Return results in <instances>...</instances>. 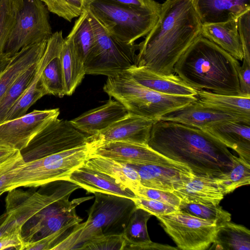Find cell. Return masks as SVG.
I'll return each instance as SVG.
<instances>
[{"label": "cell", "mask_w": 250, "mask_h": 250, "mask_svg": "<svg viewBox=\"0 0 250 250\" xmlns=\"http://www.w3.org/2000/svg\"><path fill=\"white\" fill-rule=\"evenodd\" d=\"M18 151L17 149L0 146V167L14 156Z\"/></svg>", "instance_id": "47"}, {"label": "cell", "mask_w": 250, "mask_h": 250, "mask_svg": "<svg viewBox=\"0 0 250 250\" xmlns=\"http://www.w3.org/2000/svg\"><path fill=\"white\" fill-rule=\"evenodd\" d=\"M115 3L126 6H142L145 5L148 0H110Z\"/></svg>", "instance_id": "48"}, {"label": "cell", "mask_w": 250, "mask_h": 250, "mask_svg": "<svg viewBox=\"0 0 250 250\" xmlns=\"http://www.w3.org/2000/svg\"><path fill=\"white\" fill-rule=\"evenodd\" d=\"M132 200L137 208L144 209L155 216L169 214L179 210L178 208L170 205L139 196H137Z\"/></svg>", "instance_id": "41"}, {"label": "cell", "mask_w": 250, "mask_h": 250, "mask_svg": "<svg viewBox=\"0 0 250 250\" xmlns=\"http://www.w3.org/2000/svg\"><path fill=\"white\" fill-rule=\"evenodd\" d=\"M94 194L95 200L87 220L78 224L53 250H79L89 240L103 235L122 234L137 208L132 199L102 192Z\"/></svg>", "instance_id": "4"}, {"label": "cell", "mask_w": 250, "mask_h": 250, "mask_svg": "<svg viewBox=\"0 0 250 250\" xmlns=\"http://www.w3.org/2000/svg\"><path fill=\"white\" fill-rule=\"evenodd\" d=\"M94 0H82L84 8H86Z\"/></svg>", "instance_id": "50"}, {"label": "cell", "mask_w": 250, "mask_h": 250, "mask_svg": "<svg viewBox=\"0 0 250 250\" xmlns=\"http://www.w3.org/2000/svg\"><path fill=\"white\" fill-rule=\"evenodd\" d=\"M126 71L138 83L157 92L170 95H197V90L174 74H161L145 67L136 65Z\"/></svg>", "instance_id": "20"}, {"label": "cell", "mask_w": 250, "mask_h": 250, "mask_svg": "<svg viewBox=\"0 0 250 250\" xmlns=\"http://www.w3.org/2000/svg\"><path fill=\"white\" fill-rule=\"evenodd\" d=\"M134 169L143 186L172 192L183 187L194 174L187 167L126 164Z\"/></svg>", "instance_id": "16"}, {"label": "cell", "mask_w": 250, "mask_h": 250, "mask_svg": "<svg viewBox=\"0 0 250 250\" xmlns=\"http://www.w3.org/2000/svg\"><path fill=\"white\" fill-rule=\"evenodd\" d=\"M250 164V124L226 121L205 130Z\"/></svg>", "instance_id": "24"}, {"label": "cell", "mask_w": 250, "mask_h": 250, "mask_svg": "<svg viewBox=\"0 0 250 250\" xmlns=\"http://www.w3.org/2000/svg\"><path fill=\"white\" fill-rule=\"evenodd\" d=\"M209 249L250 250V231L243 225L229 222L218 227Z\"/></svg>", "instance_id": "30"}, {"label": "cell", "mask_w": 250, "mask_h": 250, "mask_svg": "<svg viewBox=\"0 0 250 250\" xmlns=\"http://www.w3.org/2000/svg\"><path fill=\"white\" fill-rule=\"evenodd\" d=\"M48 11L68 21L80 16L84 10L82 0H41Z\"/></svg>", "instance_id": "37"}, {"label": "cell", "mask_w": 250, "mask_h": 250, "mask_svg": "<svg viewBox=\"0 0 250 250\" xmlns=\"http://www.w3.org/2000/svg\"><path fill=\"white\" fill-rule=\"evenodd\" d=\"M160 120L176 122L204 130L226 121L250 124L240 117L208 107L201 104L198 99L167 113Z\"/></svg>", "instance_id": "17"}, {"label": "cell", "mask_w": 250, "mask_h": 250, "mask_svg": "<svg viewBox=\"0 0 250 250\" xmlns=\"http://www.w3.org/2000/svg\"><path fill=\"white\" fill-rule=\"evenodd\" d=\"M88 144V136L69 121L57 118L39 131L20 152L28 162Z\"/></svg>", "instance_id": "10"}, {"label": "cell", "mask_w": 250, "mask_h": 250, "mask_svg": "<svg viewBox=\"0 0 250 250\" xmlns=\"http://www.w3.org/2000/svg\"><path fill=\"white\" fill-rule=\"evenodd\" d=\"M1 1H2V0H0V4Z\"/></svg>", "instance_id": "51"}, {"label": "cell", "mask_w": 250, "mask_h": 250, "mask_svg": "<svg viewBox=\"0 0 250 250\" xmlns=\"http://www.w3.org/2000/svg\"><path fill=\"white\" fill-rule=\"evenodd\" d=\"M59 54L45 66L40 76V82L47 95L62 98L66 94Z\"/></svg>", "instance_id": "33"}, {"label": "cell", "mask_w": 250, "mask_h": 250, "mask_svg": "<svg viewBox=\"0 0 250 250\" xmlns=\"http://www.w3.org/2000/svg\"><path fill=\"white\" fill-rule=\"evenodd\" d=\"M48 40L26 46L17 53L0 75V100L17 79L42 56Z\"/></svg>", "instance_id": "25"}, {"label": "cell", "mask_w": 250, "mask_h": 250, "mask_svg": "<svg viewBox=\"0 0 250 250\" xmlns=\"http://www.w3.org/2000/svg\"><path fill=\"white\" fill-rule=\"evenodd\" d=\"M201 23L227 21L250 10V0H191Z\"/></svg>", "instance_id": "22"}, {"label": "cell", "mask_w": 250, "mask_h": 250, "mask_svg": "<svg viewBox=\"0 0 250 250\" xmlns=\"http://www.w3.org/2000/svg\"><path fill=\"white\" fill-rule=\"evenodd\" d=\"M134 193L145 198L152 199L178 208L181 199L173 192L146 187L140 185Z\"/></svg>", "instance_id": "40"}, {"label": "cell", "mask_w": 250, "mask_h": 250, "mask_svg": "<svg viewBox=\"0 0 250 250\" xmlns=\"http://www.w3.org/2000/svg\"><path fill=\"white\" fill-rule=\"evenodd\" d=\"M127 114V110L122 104L110 97L104 104L69 121L77 130L92 136L106 129Z\"/></svg>", "instance_id": "19"}, {"label": "cell", "mask_w": 250, "mask_h": 250, "mask_svg": "<svg viewBox=\"0 0 250 250\" xmlns=\"http://www.w3.org/2000/svg\"><path fill=\"white\" fill-rule=\"evenodd\" d=\"M78 224L66 225L48 236L36 241L24 245L23 250H52L59 242L73 230Z\"/></svg>", "instance_id": "39"}, {"label": "cell", "mask_w": 250, "mask_h": 250, "mask_svg": "<svg viewBox=\"0 0 250 250\" xmlns=\"http://www.w3.org/2000/svg\"><path fill=\"white\" fill-rule=\"evenodd\" d=\"M68 36L72 40L77 55L84 64L95 42V35L88 19L87 9H84L75 21Z\"/></svg>", "instance_id": "31"}, {"label": "cell", "mask_w": 250, "mask_h": 250, "mask_svg": "<svg viewBox=\"0 0 250 250\" xmlns=\"http://www.w3.org/2000/svg\"><path fill=\"white\" fill-rule=\"evenodd\" d=\"M152 215L146 210L136 208L124 230L123 250H178V248L156 243L151 241L147 229V222Z\"/></svg>", "instance_id": "23"}, {"label": "cell", "mask_w": 250, "mask_h": 250, "mask_svg": "<svg viewBox=\"0 0 250 250\" xmlns=\"http://www.w3.org/2000/svg\"><path fill=\"white\" fill-rule=\"evenodd\" d=\"M19 227H21L17 224L12 214L5 212L0 215V237Z\"/></svg>", "instance_id": "46"}, {"label": "cell", "mask_w": 250, "mask_h": 250, "mask_svg": "<svg viewBox=\"0 0 250 250\" xmlns=\"http://www.w3.org/2000/svg\"><path fill=\"white\" fill-rule=\"evenodd\" d=\"M23 246L21 227H19L0 237V250H23Z\"/></svg>", "instance_id": "44"}, {"label": "cell", "mask_w": 250, "mask_h": 250, "mask_svg": "<svg viewBox=\"0 0 250 250\" xmlns=\"http://www.w3.org/2000/svg\"><path fill=\"white\" fill-rule=\"evenodd\" d=\"M12 58V57L8 55L3 53L0 54V75L9 64Z\"/></svg>", "instance_id": "49"}, {"label": "cell", "mask_w": 250, "mask_h": 250, "mask_svg": "<svg viewBox=\"0 0 250 250\" xmlns=\"http://www.w3.org/2000/svg\"><path fill=\"white\" fill-rule=\"evenodd\" d=\"M23 161L24 160L19 150L14 156L0 167V196L10 190L11 171Z\"/></svg>", "instance_id": "43"}, {"label": "cell", "mask_w": 250, "mask_h": 250, "mask_svg": "<svg viewBox=\"0 0 250 250\" xmlns=\"http://www.w3.org/2000/svg\"><path fill=\"white\" fill-rule=\"evenodd\" d=\"M161 4L148 0L142 6H126L110 0H94L86 9L121 42L134 43L146 36L156 24Z\"/></svg>", "instance_id": "6"}, {"label": "cell", "mask_w": 250, "mask_h": 250, "mask_svg": "<svg viewBox=\"0 0 250 250\" xmlns=\"http://www.w3.org/2000/svg\"><path fill=\"white\" fill-rule=\"evenodd\" d=\"M67 181L78 185L88 193L102 192L134 199L137 195L118 180L83 164L75 169Z\"/></svg>", "instance_id": "18"}, {"label": "cell", "mask_w": 250, "mask_h": 250, "mask_svg": "<svg viewBox=\"0 0 250 250\" xmlns=\"http://www.w3.org/2000/svg\"><path fill=\"white\" fill-rule=\"evenodd\" d=\"M156 217L177 248L183 250L208 249L213 242L218 228L212 222L179 209Z\"/></svg>", "instance_id": "11"}, {"label": "cell", "mask_w": 250, "mask_h": 250, "mask_svg": "<svg viewBox=\"0 0 250 250\" xmlns=\"http://www.w3.org/2000/svg\"><path fill=\"white\" fill-rule=\"evenodd\" d=\"M218 177L225 194L232 192L238 188L250 184V164L234 155L230 170Z\"/></svg>", "instance_id": "35"}, {"label": "cell", "mask_w": 250, "mask_h": 250, "mask_svg": "<svg viewBox=\"0 0 250 250\" xmlns=\"http://www.w3.org/2000/svg\"><path fill=\"white\" fill-rule=\"evenodd\" d=\"M89 149L88 144L37 160L23 161L11 171L10 190L67 180L75 169L84 164L88 158Z\"/></svg>", "instance_id": "7"}, {"label": "cell", "mask_w": 250, "mask_h": 250, "mask_svg": "<svg viewBox=\"0 0 250 250\" xmlns=\"http://www.w3.org/2000/svg\"><path fill=\"white\" fill-rule=\"evenodd\" d=\"M186 203L218 205L225 195L218 177L193 175L182 188L172 192Z\"/></svg>", "instance_id": "21"}, {"label": "cell", "mask_w": 250, "mask_h": 250, "mask_svg": "<svg viewBox=\"0 0 250 250\" xmlns=\"http://www.w3.org/2000/svg\"><path fill=\"white\" fill-rule=\"evenodd\" d=\"M38 62L25 70L13 83L0 99V124L3 123L10 108L30 84L36 74Z\"/></svg>", "instance_id": "32"}, {"label": "cell", "mask_w": 250, "mask_h": 250, "mask_svg": "<svg viewBox=\"0 0 250 250\" xmlns=\"http://www.w3.org/2000/svg\"><path fill=\"white\" fill-rule=\"evenodd\" d=\"M180 210L213 222L217 227L231 220V214L218 205L186 203L181 201Z\"/></svg>", "instance_id": "34"}, {"label": "cell", "mask_w": 250, "mask_h": 250, "mask_svg": "<svg viewBox=\"0 0 250 250\" xmlns=\"http://www.w3.org/2000/svg\"><path fill=\"white\" fill-rule=\"evenodd\" d=\"M202 24L191 0H166L156 24L138 44L136 66L174 74L176 62L201 35Z\"/></svg>", "instance_id": "2"}, {"label": "cell", "mask_w": 250, "mask_h": 250, "mask_svg": "<svg viewBox=\"0 0 250 250\" xmlns=\"http://www.w3.org/2000/svg\"><path fill=\"white\" fill-rule=\"evenodd\" d=\"M22 4V0H2L0 4V54Z\"/></svg>", "instance_id": "36"}, {"label": "cell", "mask_w": 250, "mask_h": 250, "mask_svg": "<svg viewBox=\"0 0 250 250\" xmlns=\"http://www.w3.org/2000/svg\"><path fill=\"white\" fill-rule=\"evenodd\" d=\"M59 57L62 64L65 94L71 95L85 74L83 62L77 55L71 38L63 41Z\"/></svg>", "instance_id": "28"}, {"label": "cell", "mask_w": 250, "mask_h": 250, "mask_svg": "<svg viewBox=\"0 0 250 250\" xmlns=\"http://www.w3.org/2000/svg\"><path fill=\"white\" fill-rule=\"evenodd\" d=\"M201 35L214 42L238 61L244 57L236 20L202 24Z\"/></svg>", "instance_id": "26"}, {"label": "cell", "mask_w": 250, "mask_h": 250, "mask_svg": "<svg viewBox=\"0 0 250 250\" xmlns=\"http://www.w3.org/2000/svg\"><path fill=\"white\" fill-rule=\"evenodd\" d=\"M236 22L243 47V59L250 62V10L240 15Z\"/></svg>", "instance_id": "42"}, {"label": "cell", "mask_w": 250, "mask_h": 250, "mask_svg": "<svg viewBox=\"0 0 250 250\" xmlns=\"http://www.w3.org/2000/svg\"><path fill=\"white\" fill-rule=\"evenodd\" d=\"M124 242L122 234L103 235L88 240L79 250H123Z\"/></svg>", "instance_id": "38"}, {"label": "cell", "mask_w": 250, "mask_h": 250, "mask_svg": "<svg viewBox=\"0 0 250 250\" xmlns=\"http://www.w3.org/2000/svg\"><path fill=\"white\" fill-rule=\"evenodd\" d=\"M52 34L45 4L41 0H22L3 53L12 57L23 47L48 40Z\"/></svg>", "instance_id": "9"}, {"label": "cell", "mask_w": 250, "mask_h": 250, "mask_svg": "<svg viewBox=\"0 0 250 250\" xmlns=\"http://www.w3.org/2000/svg\"><path fill=\"white\" fill-rule=\"evenodd\" d=\"M88 157L99 156L126 164H154L187 167L173 161L148 145L122 141L89 144Z\"/></svg>", "instance_id": "13"}, {"label": "cell", "mask_w": 250, "mask_h": 250, "mask_svg": "<svg viewBox=\"0 0 250 250\" xmlns=\"http://www.w3.org/2000/svg\"><path fill=\"white\" fill-rule=\"evenodd\" d=\"M87 11L95 42L84 62L85 74L113 77L136 65L138 44L120 42L108 32L88 10Z\"/></svg>", "instance_id": "8"}, {"label": "cell", "mask_w": 250, "mask_h": 250, "mask_svg": "<svg viewBox=\"0 0 250 250\" xmlns=\"http://www.w3.org/2000/svg\"><path fill=\"white\" fill-rule=\"evenodd\" d=\"M147 145L194 175L219 177L233 167L234 155L224 144L206 130L180 123L156 121Z\"/></svg>", "instance_id": "1"}, {"label": "cell", "mask_w": 250, "mask_h": 250, "mask_svg": "<svg viewBox=\"0 0 250 250\" xmlns=\"http://www.w3.org/2000/svg\"><path fill=\"white\" fill-rule=\"evenodd\" d=\"M64 39L62 31L53 33L49 38L45 51L38 62L37 71L32 82L10 108L3 122L25 115L32 105L44 95H47L41 83L40 76L48 62L60 53Z\"/></svg>", "instance_id": "15"}, {"label": "cell", "mask_w": 250, "mask_h": 250, "mask_svg": "<svg viewBox=\"0 0 250 250\" xmlns=\"http://www.w3.org/2000/svg\"><path fill=\"white\" fill-rule=\"evenodd\" d=\"M242 61L238 71L240 95L250 96V62L244 59Z\"/></svg>", "instance_id": "45"}, {"label": "cell", "mask_w": 250, "mask_h": 250, "mask_svg": "<svg viewBox=\"0 0 250 250\" xmlns=\"http://www.w3.org/2000/svg\"><path fill=\"white\" fill-rule=\"evenodd\" d=\"M157 121L128 112L106 129L89 136L88 144L122 141L148 145L151 130Z\"/></svg>", "instance_id": "14"}, {"label": "cell", "mask_w": 250, "mask_h": 250, "mask_svg": "<svg viewBox=\"0 0 250 250\" xmlns=\"http://www.w3.org/2000/svg\"><path fill=\"white\" fill-rule=\"evenodd\" d=\"M103 89L122 104L128 112L156 120L197 100V96L157 92L138 83L127 71L107 77Z\"/></svg>", "instance_id": "5"}, {"label": "cell", "mask_w": 250, "mask_h": 250, "mask_svg": "<svg viewBox=\"0 0 250 250\" xmlns=\"http://www.w3.org/2000/svg\"><path fill=\"white\" fill-rule=\"evenodd\" d=\"M84 164L118 180L134 192L140 185L138 172L126 164L99 156L88 157Z\"/></svg>", "instance_id": "29"}, {"label": "cell", "mask_w": 250, "mask_h": 250, "mask_svg": "<svg viewBox=\"0 0 250 250\" xmlns=\"http://www.w3.org/2000/svg\"><path fill=\"white\" fill-rule=\"evenodd\" d=\"M240 65L238 60L201 35L179 59L174 72L196 90L239 95Z\"/></svg>", "instance_id": "3"}, {"label": "cell", "mask_w": 250, "mask_h": 250, "mask_svg": "<svg viewBox=\"0 0 250 250\" xmlns=\"http://www.w3.org/2000/svg\"><path fill=\"white\" fill-rule=\"evenodd\" d=\"M198 100L204 105L240 117L250 122V96L220 94L205 90H197Z\"/></svg>", "instance_id": "27"}, {"label": "cell", "mask_w": 250, "mask_h": 250, "mask_svg": "<svg viewBox=\"0 0 250 250\" xmlns=\"http://www.w3.org/2000/svg\"><path fill=\"white\" fill-rule=\"evenodd\" d=\"M60 113L59 108L34 110L0 124V146L21 151L39 131L57 118Z\"/></svg>", "instance_id": "12"}]
</instances>
